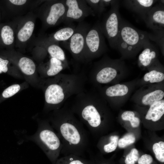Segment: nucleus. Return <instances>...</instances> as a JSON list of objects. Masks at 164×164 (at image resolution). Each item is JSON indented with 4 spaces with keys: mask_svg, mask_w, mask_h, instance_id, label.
Listing matches in <instances>:
<instances>
[{
    "mask_svg": "<svg viewBox=\"0 0 164 164\" xmlns=\"http://www.w3.org/2000/svg\"><path fill=\"white\" fill-rule=\"evenodd\" d=\"M55 111L54 117L49 122L56 131L62 144L61 153L64 155L73 154L81 156L88 143L83 125L65 104Z\"/></svg>",
    "mask_w": 164,
    "mask_h": 164,
    "instance_id": "1",
    "label": "nucleus"
},
{
    "mask_svg": "<svg viewBox=\"0 0 164 164\" xmlns=\"http://www.w3.org/2000/svg\"><path fill=\"white\" fill-rule=\"evenodd\" d=\"M160 2L149 11L144 21L147 27L152 30H164V0Z\"/></svg>",
    "mask_w": 164,
    "mask_h": 164,
    "instance_id": "11",
    "label": "nucleus"
},
{
    "mask_svg": "<svg viewBox=\"0 0 164 164\" xmlns=\"http://www.w3.org/2000/svg\"><path fill=\"white\" fill-rule=\"evenodd\" d=\"M157 48L150 40L147 43L138 56V60L141 65L144 67H147L155 60L158 53Z\"/></svg>",
    "mask_w": 164,
    "mask_h": 164,
    "instance_id": "13",
    "label": "nucleus"
},
{
    "mask_svg": "<svg viewBox=\"0 0 164 164\" xmlns=\"http://www.w3.org/2000/svg\"><path fill=\"white\" fill-rule=\"evenodd\" d=\"M9 61L4 60L0 57V69L2 72L6 73L8 70L7 64Z\"/></svg>",
    "mask_w": 164,
    "mask_h": 164,
    "instance_id": "35",
    "label": "nucleus"
},
{
    "mask_svg": "<svg viewBox=\"0 0 164 164\" xmlns=\"http://www.w3.org/2000/svg\"><path fill=\"white\" fill-rule=\"evenodd\" d=\"M149 40L148 33L136 28L121 18L116 49L123 56H135Z\"/></svg>",
    "mask_w": 164,
    "mask_h": 164,
    "instance_id": "3",
    "label": "nucleus"
},
{
    "mask_svg": "<svg viewBox=\"0 0 164 164\" xmlns=\"http://www.w3.org/2000/svg\"><path fill=\"white\" fill-rule=\"evenodd\" d=\"M108 50L104 36L97 21L88 31L85 38L84 52V62L98 57Z\"/></svg>",
    "mask_w": 164,
    "mask_h": 164,
    "instance_id": "5",
    "label": "nucleus"
},
{
    "mask_svg": "<svg viewBox=\"0 0 164 164\" xmlns=\"http://www.w3.org/2000/svg\"><path fill=\"white\" fill-rule=\"evenodd\" d=\"M86 1L95 14L98 15L100 11V0H86Z\"/></svg>",
    "mask_w": 164,
    "mask_h": 164,
    "instance_id": "31",
    "label": "nucleus"
},
{
    "mask_svg": "<svg viewBox=\"0 0 164 164\" xmlns=\"http://www.w3.org/2000/svg\"><path fill=\"white\" fill-rule=\"evenodd\" d=\"M92 160L82 157L70 154L58 158L54 164H92Z\"/></svg>",
    "mask_w": 164,
    "mask_h": 164,
    "instance_id": "17",
    "label": "nucleus"
},
{
    "mask_svg": "<svg viewBox=\"0 0 164 164\" xmlns=\"http://www.w3.org/2000/svg\"><path fill=\"white\" fill-rule=\"evenodd\" d=\"M12 3L16 5H22L25 4L26 2L25 0H10Z\"/></svg>",
    "mask_w": 164,
    "mask_h": 164,
    "instance_id": "36",
    "label": "nucleus"
},
{
    "mask_svg": "<svg viewBox=\"0 0 164 164\" xmlns=\"http://www.w3.org/2000/svg\"><path fill=\"white\" fill-rule=\"evenodd\" d=\"M164 114V100L162 99L150 105L145 118L155 122L159 120Z\"/></svg>",
    "mask_w": 164,
    "mask_h": 164,
    "instance_id": "14",
    "label": "nucleus"
},
{
    "mask_svg": "<svg viewBox=\"0 0 164 164\" xmlns=\"http://www.w3.org/2000/svg\"><path fill=\"white\" fill-rule=\"evenodd\" d=\"M48 4L44 14L46 26H53L63 22L67 9L64 0L52 2Z\"/></svg>",
    "mask_w": 164,
    "mask_h": 164,
    "instance_id": "10",
    "label": "nucleus"
},
{
    "mask_svg": "<svg viewBox=\"0 0 164 164\" xmlns=\"http://www.w3.org/2000/svg\"><path fill=\"white\" fill-rule=\"evenodd\" d=\"M153 160V159L151 155L145 154L139 158L137 162L138 164H152Z\"/></svg>",
    "mask_w": 164,
    "mask_h": 164,
    "instance_id": "32",
    "label": "nucleus"
},
{
    "mask_svg": "<svg viewBox=\"0 0 164 164\" xmlns=\"http://www.w3.org/2000/svg\"><path fill=\"white\" fill-rule=\"evenodd\" d=\"M69 68L68 64L56 58L51 57L46 74L48 77L55 76L60 73L63 70Z\"/></svg>",
    "mask_w": 164,
    "mask_h": 164,
    "instance_id": "16",
    "label": "nucleus"
},
{
    "mask_svg": "<svg viewBox=\"0 0 164 164\" xmlns=\"http://www.w3.org/2000/svg\"><path fill=\"white\" fill-rule=\"evenodd\" d=\"M158 71L153 70L145 74L144 77V80L146 82L149 81L156 75Z\"/></svg>",
    "mask_w": 164,
    "mask_h": 164,
    "instance_id": "34",
    "label": "nucleus"
},
{
    "mask_svg": "<svg viewBox=\"0 0 164 164\" xmlns=\"http://www.w3.org/2000/svg\"><path fill=\"white\" fill-rule=\"evenodd\" d=\"M92 164H111L108 161H102L101 162H95L92 161Z\"/></svg>",
    "mask_w": 164,
    "mask_h": 164,
    "instance_id": "37",
    "label": "nucleus"
},
{
    "mask_svg": "<svg viewBox=\"0 0 164 164\" xmlns=\"http://www.w3.org/2000/svg\"><path fill=\"white\" fill-rule=\"evenodd\" d=\"M36 132L26 136V140L35 143L42 149L52 163L54 164L58 159L63 145L57 134L49 121H40Z\"/></svg>",
    "mask_w": 164,
    "mask_h": 164,
    "instance_id": "4",
    "label": "nucleus"
},
{
    "mask_svg": "<svg viewBox=\"0 0 164 164\" xmlns=\"http://www.w3.org/2000/svg\"><path fill=\"white\" fill-rule=\"evenodd\" d=\"M110 9L100 22L101 29L111 47L116 49L121 19L119 12V1L112 0Z\"/></svg>",
    "mask_w": 164,
    "mask_h": 164,
    "instance_id": "6",
    "label": "nucleus"
},
{
    "mask_svg": "<svg viewBox=\"0 0 164 164\" xmlns=\"http://www.w3.org/2000/svg\"><path fill=\"white\" fill-rule=\"evenodd\" d=\"M1 36L4 43L9 45L13 43L14 40V32L12 28L9 26H5L1 30Z\"/></svg>",
    "mask_w": 164,
    "mask_h": 164,
    "instance_id": "24",
    "label": "nucleus"
},
{
    "mask_svg": "<svg viewBox=\"0 0 164 164\" xmlns=\"http://www.w3.org/2000/svg\"><path fill=\"white\" fill-rule=\"evenodd\" d=\"M138 150L135 148L132 149L126 155L125 160V164H135L139 158Z\"/></svg>",
    "mask_w": 164,
    "mask_h": 164,
    "instance_id": "29",
    "label": "nucleus"
},
{
    "mask_svg": "<svg viewBox=\"0 0 164 164\" xmlns=\"http://www.w3.org/2000/svg\"><path fill=\"white\" fill-rule=\"evenodd\" d=\"M121 117L124 120L129 121L133 127H138L140 124V120L137 117H135V113L131 111H126L121 114Z\"/></svg>",
    "mask_w": 164,
    "mask_h": 164,
    "instance_id": "26",
    "label": "nucleus"
},
{
    "mask_svg": "<svg viewBox=\"0 0 164 164\" xmlns=\"http://www.w3.org/2000/svg\"><path fill=\"white\" fill-rule=\"evenodd\" d=\"M164 96V92L161 90H157L144 96L142 102L145 105H151L155 102L162 99Z\"/></svg>",
    "mask_w": 164,
    "mask_h": 164,
    "instance_id": "22",
    "label": "nucleus"
},
{
    "mask_svg": "<svg viewBox=\"0 0 164 164\" xmlns=\"http://www.w3.org/2000/svg\"><path fill=\"white\" fill-rule=\"evenodd\" d=\"M124 6L135 13L144 21L146 15L157 1L154 0H125L123 1Z\"/></svg>",
    "mask_w": 164,
    "mask_h": 164,
    "instance_id": "12",
    "label": "nucleus"
},
{
    "mask_svg": "<svg viewBox=\"0 0 164 164\" xmlns=\"http://www.w3.org/2000/svg\"><path fill=\"white\" fill-rule=\"evenodd\" d=\"M55 76L48 84L44 95L47 107L56 110L69 99L84 91L87 79L82 73H60Z\"/></svg>",
    "mask_w": 164,
    "mask_h": 164,
    "instance_id": "2",
    "label": "nucleus"
},
{
    "mask_svg": "<svg viewBox=\"0 0 164 164\" xmlns=\"http://www.w3.org/2000/svg\"><path fill=\"white\" fill-rule=\"evenodd\" d=\"M18 65L22 71L26 75H31L35 73V64L33 60L29 58L23 57L21 58Z\"/></svg>",
    "mask_w": 164,
    "mask_h": 164,
    "instance_id": "21",
    "label": "nucleus"
},
{
    "mask_svg": "<svg viewBox=\"0 0 164 164\" xmlns=\"http://www.w3.org/2000/svg\"><path fill=\"white\" fill-rule=\"evenodd\" d=\"M135 141L134 135L132 133H128L118 141V145L120 148H124L134 143Z\"/></svg>",
    "mask_w": 164,
    "mask_h": 164,
    "instance_id": "28",
    "label": "nucleus"
},
{
    "mask_svg": "<svg viewBox=\"0 0 164 164\" xmlns=\"http://www.w3.org/2000/svg\"><path fill=\"white\" fill-rule=\"evenodd\" d=\"M164 30H153V33H148L150 40L156 43L162 53L164 52Z\"/></svg>",
    "mask_w": 164,
    "mask_h": 164,
    "instance_id": "23",
    "label": "nucleus"
},
{
    "mask_svg": "<svg viewBox=\"0 0 164 164\" xmlns=\"http://www.w3.org/2000/svg\"><path fill=\"white\" fill-rule=\"evenodd\" d=\"M164 79V74L158 71L155 76L149 81L151 83H154L161 82Z\"/></svg>",
    "mask_w": 164,
    "mask_h": 164,
    "instance_id": "33",
    "label": "nucleus"
},
{
    "mask_svg": "<svg viewBox=\"0 0 164 164\" xmlns=\"http://www.w3.org/2000/svg\"><path fill=\"white\" fill-rule=\"evenodd\" d=\"M64 1L67 9L63 22L66 25L71 24L73 22H80L89 16L96 15L86 0H64Z\"/></svg>",
    "mask_w": 164,
    "mask_h": 164,
    "instance_id": "9",
    "label": "nucleus"
},
{
    "mask_svg": "<svg viewBox=\"0 0 164 164\" xmlns=\"http://www.w3.org/2000/svg\"><path fill=\"white\" fill-rule=\"evenodd\" d=\"M118 137L111 135L109 137L110 142L105 144L103 147L104 151L106 153H110L114 151L118 145Z\"/></svg>",
    "mask_w": 164,
    "mask_h": 164,
    "instance_id": "27",
    "label": "nucleus"
},
{
    "mask_svg": "<svg viewBox=\"0 0 164 164\" xmlns=\"http://www.w3.org/2000/svg\"><path fill=\"white\" fill-rule=\"evenodd\" d=\"M152 149L156 159L159 162H164V142L160 141L155 143L153 145Z\"/></svg>",
    "mask_w": 164,
    "mask_h": 164,
    "instance_id": "25",
    "label": "nucleus"
},
{
    "mask_svg": "<svg viewBox=\"0 0 164 164\" xmlns=\"http://www.w3.org/2000/svg\"><path fill=\"white\" fill-rule=\"evenodd\" d=\"M76 27L72 24L56 32L50 38L51 42L65 41L69 40L74 33Z\"/></svg>",
    "mask_w": 164,
    "mask_h": 164,
    "instance_id": "15",
    "label": "nucleus"
},
{
    "mask_svg": "<svg viewBox=\"0 0 164 164\" xmlns=\"http://www.w3.org/2000/svg\"><path fill=\"white\" fill-rule=\"evenodd\" d=\"M2 72V71L0 69V73Z\"/></svg>",
    "mask_w": 164,
    "mask_h": 164,
    "instance_id": "38",
    "label": "nucleus"
},
{
    "mask_svg": "<svg viewBox=\"0 0 164 164\" xmlns=\"http://www.w3.org/2000/svg\"><path fill=\"white\" fill-rule=\"evenodd\" d=\"M91 27L89 23L83 21L79 22L74 33L69 39V42H64L65 48L69 51L74 60L77 62H84L85 38Z\"/></svg>",
    "mask_w": 164,
    "mask_h": 164,
    "instance_id": "8",
    "label": "nucleus"
},
{
    "mask_svg": "<svg viewBox=\"0 0 164 164\" xmlns=\"http://www.w3.org/2000/svg\"><path fill=\"white\" fill-rule=\"evenodd\" d=\"M128 91V88L126 85L118 84L106 88L104 91V94L106 97H111L124 96Z\"/></svg>",
    "mask_w": 164,
    "mask_h": 164,
    "instance_id": "18",
    "label": "nucleus"
},
{
    "mask_svg": "<svg viewBox=\"0 0 164 164\" xmlns=\"http://www.w3.org/2000/svg\"><path fill=\"white\" fill-rule=\"evenodd\" d=\"M35 24L31 21L27 22L20 29L17 34L19 40L22 42L28 40L31 36L34 28Z\"/></svg>",
    "mask_w": 164,
    "mask_h": 164,
    "instance_id": "19",
    "label": "nucleus"
},
{
    "mask_svg": "<svg viewBox=\"0 0 164 164\" xmlns=\"http://www.w3.org/2000/svg\"><path fill=\"white\" fill-rule=\"evenodd\" d=\"M47 50L51 57L56 58L68 64L64 52L59 45L54 43L50 44Z\"/></svg>",
    "mask_w": 164,
    "mask_h": 164,
    "instance_id": "20",
    "label": "nucleus"
},
{
    "mask_svg": "<svg viewBox=\"0 0 164 164\" xmlns=\"http://www.w3.org/2000/svg\"><path fill=\"white\" fill-rule=\"evenodd\" d=\"M20 89V86L19 84L12 85L6 88L3 91L2 96L5 98L10 97L17 93Z\"/></svg>",
    "mask_w": 164,
    "mask_h": 164,
    "instance_id": "30",
    "label": "nucleus"
},
{
    "mask_svg": "<svg viewBox=\"0 0 164 164\" xmlns=\"http://www.w3.org/2000/svg\"><path fill=\"white\" fill-rule=\"evenodd\" d=\"M118 62L108 57H103L94 65L89 74L88 79L95 84H108L116 77Z\"/></svg>",
    "mask_w": 164,
    "mask_h": 164,
    "instance_id": "7",
    "label": "nucleus"
}]
</instances>
